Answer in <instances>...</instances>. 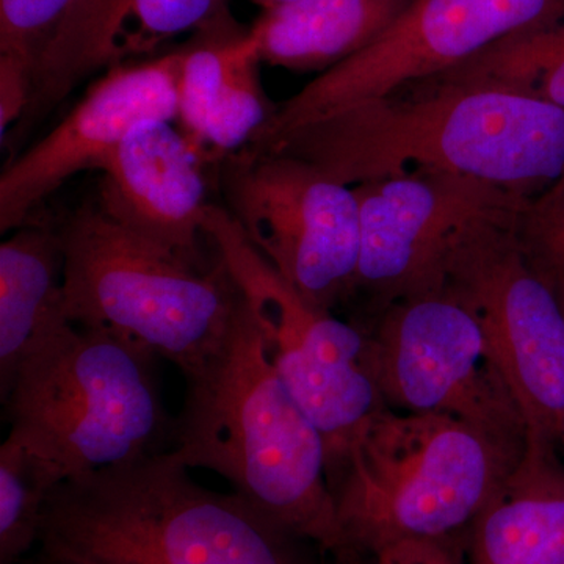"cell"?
Returning a JSON list of instances; mask_svg holds the SVG:
<instances>
[{
  "mask_svg": "<svg viewBox=\"0 0 564 564\" xmlns=\"http://www.w3.org/2000/svg\"><path fill=\"white\" fill-rule=\"evenodd\" d=\"M263 152L303 159L350 187L440 173L532 202L564 176V107L496 88L421 82L315 121Z\"/></svg>",
  "mask_w": 564,
  "mask_h": 564,
  "instance_id": "1",
  "label": "cell"
},
{
  "mask_svg": "<svg viewBox=\"0 0 564 564\" xmlns=\"http://www.w3.org/2000/svg\"><path fill=\"white\" fill-rule=\"evenodd\" d=\"M185 380L172 426L177 458L220 475L293 536L333 555L351 551L329 488L325 441L274 369L240 292L220 351Z\"/></svg>",
  "mask_w": 564,
  "mask_h": 564,
  "instance_id": "2",
  "label": "cell"
},
{
  "mask_svg": "<svg viewBox=\"0 0 564 564\" xmlns=\"http://www.w3.org/2000/svg\"><path fill=\"white\" fill-rule=\"evenodd\" d=\"M188 470L173 451L159 452L62 481L40 543L104 564H302L303 540Z\"/></svg>",
  "mask_w": 564,
  "mask_h": 564,
  "instance_id": "3",
  "label": "cell"
},
{
  "mask_svg": "<svg viewBox=\"0 0 564 564\" xmlns=\"http://www.w3.org/2000/svg\"><path fill=\"white\" fill-rule=\"evenodd\" d=\"M155 359L121 334L61 323L22 361L2 402L10 436L61 481L163 452L173 421Z\"/></svg>",
  "mask_w": 564,
  "mask_h": 564,
  "instance_id": "4",
  "label": "cell"
},
{
  "mask_svg": "<svg viewBox=\"0 0 564 564\" xmlns=\"http://www.w3.org/2000/svg\"><path fill=\"white\" fill-rule=\"evenodd\" d=\"M524 456L447 415L383 408L359 434L332 492L351 551L464 536Z\"/></svg>",
  "mask_w": 564,
  "mask_h": 564,
  "instance_id": "5",
  "label": "cell"
},
{
  "mask_svg": "<svg viewBox=\"0 0 564 564\" xmlns=\"http://www.w3.org/2000/svg\"><path fill=\"white\" fill-rule=\"evenodd\" d=\"M63 292L70 322L121 334L192 377L220 351L239 303L215 252L199 265L82 207L58 229Z\"/></svg>",
  "mask_w": 564,
  "mask_h": 564,
  "instance_id": "6",
  "label": "cell"
},
{
  "mask_svg": "<svg viewBox=\"0 0 564 564\" xmlns=\"http://www.w3.org/2000/svg\"><path fill=\"white\" fill-rule=\"evenodd\" d=\"M204 232L250 307L274 369L321 432L332 486L359 434L386 408L369 334L307 302L252 247L228 210L210 204Z\"/></svg>",
  "mask_w": 564,
  "mask_h": 564,
  "instance_id": "7",
  "label": "cell"
},
{
  "mask_svg": "<svg viewBox=\"0 0 564 564\" xmlns=\"http://www.w3.org/2000/svg\"><path fill=\"white\" fill-rule=\"evenodd\" d=\"M384 404L447 415L524 456L529 429L474 314L444 288L389 304L362 326Z\"/></svg>",
  "mask_w": 564,
  "mask_h": 564,
  "instance_id": "8",
  "label": "cell"
},
{
  "mask_svg": "<svg viewBox=\"0 0 564 564\" xmlns=\"http://www.w3.org/2000/svg\"><path fill=\"white\" fill-rule=\"evenodd\" d=\"M564 22V0H413L370 46L280 104L251 150L463 65L508 36Z\"/></svg>",
  "mask_w": 564,
  "mask_h": 564,
  "instance_id": "9",
  "label": "cell"
},
{
  "mask_svg": "<svg viewBox=\"0 0 564 564\" xmlns=\"http://www.w3.org/2000/svg\"><path fill=\"white\" fill-rule=\"evenodd\" d=\"M518 218L474 229L452 252L440 288L484 328L524 414L529 443L562 448L564 304L527 258Z\"/></svg>",
  "mask_w": 564,
  "mask_h": 564,
  "instance_id": "10",
  "label": "cell"
},
{
  "mask_svg": "<svg viewBox=\"0 0 564 564\" xmlns=\"http://www.w3.org/2000/svg\"><path fill=\"white\" fill-rule=\"evenodd\" d=\"M223 192L252 247L307 302L334 311L352 300L361 251L355 187L303 159L245 148L226 159Z\"/></svg>",
  "mask_w": 564,
  "mask_h": 564,
  "instance_id": "11",
  "label": "cell"
},
{
  "mask_svg": "<svg viewBox=\"0 0 564 564\" xmlns=\"http://www.w3.org/2000/svg\"><path fill=\"white\" fill-rule=\"evenodd\" d=\"M361 251L352 299L372 318L389 304L440 288L455 248L478 226L521 214L530 202L484 182L404 173L356 185Z\"/></svg>",
  "mask_w": 564,
  "mask_h": 564,
  "instance_id": "12",
  "label": "cell"
},
{
  "mask_svg": "<svg viewBox=\"0 0 564 564\" xmlns=\"http://www.w3.org/2000/svg\"><path fill=\"white\" fill-rule=\"evenodd\" d=\"M182 51L109 68L69 113L0 176V232L25 226L32 212L80 172H99L135 129L176 121Z\"/></svg>",
  "mask_w": 564,
  "mask_h": 564,
  "instance_id": "13",
  "label": "cell"
},
{
  "mask_svg": "<svg viewBox=\"0 0 564 564\" xmlns=\"http://www.w3.org/2000/svg\"><path fill=\"white\" fill-rule=\"evenodd\" d=\"M204 166L173 121L141 126L99 169L96 204L126 228L204 265L202 240L210 207Z\"/></svg>",
  "mask_w": 564,
  "mask_h": 564,
  "instance_id": "14",
  "label": "cell"
},
{
  "mask_svg": "<svg viewBox=\"0 0 564 564\" xmlns=\"http://www.w3.org/2000/svg\"><path fill=\"white\" fill-rule=\"evenodd\" d=\"M181 51L177 128L206 165L226 161L250 147L276 109L263 91L256 41L226 13Z\"/></svg>",
  "mask_w": 564,
  "mask_h": 564,
  "instance_id": "15",
  "label": "cell"
},
{
  "mask_svg": "<svg viewBox=\"0 0 564 564\" xmlns=\"http://www.w3.org/2000/svg\"><path fill=\"white\" fill-rule=\"evenodd\" d=\"M226 0H87L39 73L41 98L61 106L85 77L150 54L228 13Z\"/></svg>",
  "mask_w": 564,
  "mask_h": 564,
  "instance_id": "16",
  "label": "cell"
},
{
  "mask_svg": "<svg viewBox=\"0 0 564 564\" xmlns=\"http://www.w3.org/2000/svg\"><path fill=\"white\" fill-rule=\"evenodd\" d=\"M560 448L529 443L467 530V564H564Z\"/></svg>",
  "mask_w": 564,
  "mask_h": 564,
  "instance_id": "17",
  "label": "cell"
},
{
  "mask_svg": "<svg viewBox=\"0 0 564 564\" xmlns=\"http://www.w3.org/2000/svg\"><path fill=\"white\" fill-rule=\"evenodd\" d=\"M413 0H293L250 29L262 63L292 70L333 68L383 35Z\"/></svg>",
  "mask_w": 564,
  "mask_h": 564,
  "instance_id": "18",
  "label": "cell"
},
{
  "mask_svg": "<svg viewBox=\"0 0 564 564\" xmlns=\"http://www.w3.org/2000/svg\"><path fill=\"white\" fill-rule=\"evenodd\" d=\"M0 245V400L29 352L69 321L63 292L61 234L22 226Z\"/></svg>",
  "mask_w": 564,
  "mask_h": 564,
  "instance_id": "19",
  "label": "cell"
},
{
  "mask_svg": "<svg viewBox=\"0 0 564 564\" xmlns=\"http://www.w3.org/2000/svg\"><path fill=\"white\" fill-rule=\"evenodd\" d=\"M440 80L496 88L564 107V22L547 31L508 36L441 74Z\"/></svg>",
  "mask_w": 564,
  "mask_h": 564,
  "instance_id": "20",
  "label": "cell"
},
{
  "mask_svg": "<svg viewBox=\"0 0 564 564\" xmlns=\"http://www.w3.org/2000/svg\"><path fill=\"white\" fill-rule=\"evenodd\" d=\"M61 478L13 436L0 447V564H17L40 541L44 507Z\"/></svg>",
  "mask_w": 564,
  "mask_h": 564,
  "instance_id": "21",
  "label": "cell"
},
{
  "mask_svg": "<svg viewBox=\"0 0 564 564\" xmlns=\"http://www.w3.org/2000/svg\"><path fill=\"white\" fill-rule=\"evenodd\" d=\"M87 0H0V57L21 62L33 73Z\"/></svg>",
  "mask_w": 564,
  "mask_h": 564,
  "instance_id": "22",
  "label": "cell"
},
{
  "mask_svg": "<svg viewBox=\"0 0 564 564\" xmlns=\"http://www.w3.org/2000/svg\"><path fill=\"white\" fill-rule=\"evenodd\" d=\"M516 231L527 258L564 304V176L527 204Z\"/></svg>",
  "mask_w": 564,
  "mask_h": 564,
  "instance_id": "23",
  "label": "cell"
},
{
  "mask_svg": "<svg viewBox=\"0 0 564 564\" xmlns=\"http://www.w3.org/2000/svg\"><path fill=\"white\" fill-rule=\"evenodd\" d=\"M372 564H467L466 534L386 545L372 555Z\"/></svg>",
  "mask_w": 564,
  "mask_h": 564,
  "instance_id": "24",
  "label": "cell"
},
{
  "mask_svg": "<svg viewBox=\"0 0 564 564\" xmlns=\"http://www.w3.org/2000/svg\"><path fill=\"white\" fill-rule=\"evenodd\" d=\"M32 73L10 57H0V135L2 143L11 126L21 121L31 99Z\"/></svg>",
  "mask_w": 564,
  "mask_h": 564,
  "instance_id": "25",
  "label": "cell"
},
{
  "mask_svg": "<svg viewBox=\"0 0 564 564\" xmlns=\"http://www.w3.org/2000/svg\"><path fill=\"white\" fill-rule=\"evenodd\" d=\"M40 562L41 564H104L70 554V552L62 551V549L47 547V545H41Z\"/></svg>",
  "mask_w": 564,
  "mask_h": 564,
  "instance_id": "26",
  "label": "cell"
},
{
  "mask_svg": "<svg viewBox=\"0 0 564 564\" xmlns=\"http://www.w3.org/2000/svg\"><path fill=\"white\" fill-rule=\"evenodd\" d=\"M359 552L356 551H345L340 552V554L333 555L334 563L333 564H359Z\"/></svg>",
  "mask_w": 564,
  "mask_h": 564,
  "instance_id": "27",
  "label": "cell"
},
{
  "mask_svg": "<svg viewBox=\"0 0 564 564\" xmlns=\"http://www.w3.org/2000/svg\"><path fill=\"white\" fill-rule=\"evenodd\" d=\"M256 6L262 7L263 11L276 9L284 3L293 2V0H251Z\"/></svg>",
  "mask_w": 564,
  "mask_h": 564,
  "instance_id": "28",
  "label": "cell"
},
{
  "mask_svg": "<svg viewBox=\"0 0 564 564\" xmlns=\"http://www.w3.org/2000/svg\"><path fill=\"white\" fill-rule=\"evenodd\" d=\"M562 448H564V425H563Z\"/></svg>",
  "mask_w": 564,
  "mask_h": 564,
  "instance_id": "29",
  "label": "cell"
}]
</instances>
